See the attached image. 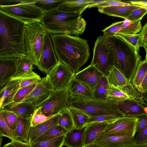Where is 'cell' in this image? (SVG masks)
Masks as SVG:
<instances>
[{"label": "cell", "instance_id": "cell-1", "mask_svg": "<svg viewBox=\"0 0 147 147\" xmlns=\"http://www.w3.org/2000/svg\"><path fill=\"white\" fill-rule=\"evenodd\" d=\"M51 34L53 47L58 61L74 74L79 71L90 56L87 41L70 35Z\"/></svg>", "mask_w": 147, "mask_h": 147}, {"label": "cell", "instance_id": "cell-2", "mask_svg": "<svg viewBox=\"0 0 147 147\" xmlns=\"http://www.w3.org/2000/svg\"><path fill=\"white\" fill-rule=\"evenodd\" d=\"M25 24L0 11V58L27 56L24 40Z\"/></svg>", "mask_w": 147, "mask_h": 147}, {"label": "cell", "instance_id": "cell-3", "mask_svg": "<svg viewBox=\"0 0 147 147\" xmlns=\"http://www.w3.org/2000/svg\"><path fill=\"white\" fill-rule=\"evenodd\" d=\"M105 42L113 54L114 66L131 82L141 61V57L139 52L116 35L107 38Z\"/></svg>", "mask_w": 147, "mask_h": 147}, {"label": "cell", "instance_id": "cell-4", "mask_svg": "<svg viewBox=\"0 0 147 147\" xmlns=\"http://www.w3.org/2000/svg\"><path fill=\"white\" fill-rule=\"evenodd\" d=\"M80 13H67L57 10L44 14L40 23L53 34H67L78 36L86 26Z\"/></svg>", "mask_w": 147, "mask_h": 147}, {"label": "cell", "instance_id": "cell-5", "mask_svg": "<svg viewBox=\"0 0 147 147\" xmlns=\"http://www.w3.org/2000/svg\"><path fill=\"white\" fill-rule=\"evenodd\" d=\"M69 107L78 109L89 117L102 115L124 116L118 107L117 102L108 99L90 98L69 94Z\"/></svg>", "mask_w": 147, "mask_h": 147}, {"label": "cell", "instance_id": "cell-6", "mask_svg": "<svg viewBox=\"0 0 147 147\" xmlns=\"http://www.w3.org/2000/svg\"><path fill=\"white\" fill-rule=\"evenodd\" d=\"M48 32L41 23L34 22L25 24L24 40L27 56L37 66Z\"/></svg>", "mask_w": 147, "mask_h": 147}, {"label": "cell", "instance_id": "cell-7", "mask_svg": "<svg viewBox=\"0 0 147 147\" xmlns=\"http://www.w3.org/2000/svg\"><path fill=\"white\" fill-rule=\"evenodd\" d=\"M34 1L24 0L15 5L0 6V11L25 24L34 22L40 23L44 13L36 6Z\"/></svg>", "mask_w": 147, "mask_h": 147}, {"label": "cell", "instance_id": "cell-8", "mask_svg": "<svg viewBox=\"0 0 147 147\" xmlns=\"http://www.w3.org/2000/svg\"><path fill=\"white\" fill-rule=\"evenodd\" d=\"M103 36L98 37L94 42L93 55L90 65L94 66L107 77L114 67V57Z\"/></svg>", "mask_w": 147, "mask_h": 147}, {"label": "cell", "instance_id": "cell-9", "mask_svg": "<svg viewBox=\"0 0 147 147\" xmlns=\"http://www.w3.org/2000/svg\"><path fill=\"white\" fill-rule=\"evenodd\" d=\"M69 96L68 89L53 90L48 98L38 107L47 116L56 115L68 108Z\"/></svg>", "mask_w": 147, "mask_h": 147}, {"label": "cell", "instance_id": "cell-10", "mask_svg": "<svg viewBox=\"0 0 147 147\" xmlns=\"http://www.w3.org/2000/svg\"><path fill=\"white\" fill-rule=\"evenodd\" d=\"M138 117L123 116L109 123L104 132L109 136L134 137Z\"/></svg>", "mask_w": 147, "mask_h": 147}, {"label": "cell", "instance_id": "cell-11", "mask_svg": "<svg viewBox=\"0 0 147 147\" xmlns=\"http://www.w3.org/2000/svg\"><path fill=\"white\" fill-rule=\"evenodd\" d=\"M74 74L67 66L59 61L46 76L53 90H56L68 89Z\"/></svg>", "mask_w": 147, "mask_h": 147}, {"label": "cell", "instance_id": "cell-12", "mask_svg": "<svg viewBox=\"0 0 147 147\" xmlns=\"http://www.w3.org/2000/svg\"><path fill=\"white\" fill-rule=\"evenodd\" d=\"M58 62L53 46L52 34L48 32L45 37L42 51L37 67L40 71L47 74Z\"/></svg>", "mask_w": 147, "mask_h": 147}, {"label": "cell", "instance_id": "cell-13", "mask_svg": "<svg viewBox=\"0 0 147 147\" xmlns=\"http://www.w3.org/2000/svg\"><path fill=\"white\" fill-rule=\"evenodd\" d=\"M53 90L47 77H43L21 102L30 104L37 108L48 98Z\"/></svg>", "mask_w": 147, "mask_h": 147}, {"label": "cell", "instance_id": "cell-14", "mask_svg": "<svg viewBox=\"0 0 147 147\" xmlns=\"http://www.w3.org/2000/svg\"><path fill=\"white\" fill-rule=\"evenodd\" d=\"M120 111L124 116L138 117L147 114V104L140 96L117 102Z\"/></svg>", "mask_w": 147, "mask_h": 147}, {"label": "cell", "instance_id": "cell-15", "mask_svg": "<svg viewBox=\"0 0 147 147\" xmlns=\"http://www.w3.org/2000/svg\"><path fill=\"white\" fill-rule=\"evenodd\" d=\"M110 85L119 88L132 99L139 96L136 89L132 84L114 67L107 77Z\"/></svg>", "mask_w": 147, "mask_h": 147}, {"label": "cell", "instance_id": "cell-16", "mask_svg": "<svg viewBox=\"0 0 147 147\" xmlns=\"http://www.w3.org/2000/svg\"><path fill=\"white\" fill-rule=\"evenodd\" d=\"M94 143L104 147H130L138 145L133 137L109 136L104 132L96 139Z\"/></svg>", "mask_w": 147, "mask_h": 147}, {"label": "cell", "instance_id": "cell-17", "mask_svg": "<svg viewBox=\"0 0 147 147\" xmlns=\"http://www.w3.org/2000/svg\"><path fill=\"white\" fill-rule=\"evenodd\" d=\"M102 74L93 66L89 65L75 74L74 78L87 86L94 93Z\"/></svg>", "mask_w": 147, "mask_h": 147}, {"label": "cell", "instance_id": "cell-18", "mask_svg": "<svg viewBox=\"0 0 147 147\" xmlns=\"http://www.w3.org/2000/svg\"><path fill=\"white\" fill-rule=\"evenodd\" d=\"M18 58H0V88H2L12 77L18 74Z\"/></svg>", "mask_w": 147, "mask_h": 147}, {"label": "cell", "instance_id": "cell-19", "mask_svg": "<svg viewBox=\"0 0 147 147\" xmlns=\"http://www.w3.org/2000/svg\"><path fill=\"white\" fill-rule=\"evenodd\" d=\"M109 123H94L87 124L84 130L83 144L84 147L94 144L96 139L103 132Z\"/></svg>", "mask_w": 147, "mask_h": 147}, {"label": "cell", "instance_id": "cell-20", "mask_svg": "<svg viewBox=\"0 0 147 147\" xmlns=\"http://www.w3.org/2000/svg\"><path fill=\"white\" fill-rule=\"evenodd\" d=\"M96 1L93 0H66L58 7V11L67 13H82Z\"/></svg>", "mask_w": 147, "mask_h": 147}, {"label": "cell", "instance_id": "cell-21", "mask_svg": "<svg viewBox=\"0 0 147 147\" xmlns=\"http://www.w3.org/2000/svg\"><path fill=\"white\" fill-rule=\"evenodd\" d=\"M37 108L30 104L20 102L5 106L0 108V110L9 111L18 116L30 120Z\"/></svg>", "mask_w": 147, "mask_h": 147}, {"label": "cell", "instance_id": "cell-22", "mask_svg": "<svg viewBox=\"0 0 147 147\" xmlns=\"http://www.w3.org/2000/svg\"><path fill=\"white\" fill-rule=\"evenodd\" d=\"M142 7L132 5L121 6H110L98 8L100 12L111 16L119 17L127 20L134 10Z\"/></svg>", "mask_w": 147, "mask_h": 147}, {"label": "cell", "instance_id": "cell-23", "mask_svg": "<svg viewBox=\"0 0 147 147\" xmlns=\"http://www.w3.org/2000/svg\"><path fill=\"white\" fill-rule=\"evenodd\" d=\"M60 113L35 126H31L29 131V142L32 143L40 135L51 127L58 125Z\"/></svg>", "mask_w": 147, "mask_h": 147}, {"label": "cell", "instance_id": "cell-24", "mask_svg": "<svg viewBox=\"0 0 147 147\" xmlns=\"http://www.w3.org/2000/svg\"><path fill=\"white\" fill-rule=\"evenodd\" d=\"M84 127L81 129L74 128L65 135L64 145L67 147H84L83 137Z\"/></svg>", "mask_w": 147, "mask_h": 147}, {"label": "cell", "instance_id": "cell-25", "mask_svg": "<svg viewBox=\"0 0 147 147\" xmlns=\"http://www.w3.org/2000/svg\"><path fill=\"white\" fill-rule=\"evenodd\" d=\"M31 127L30 120L18 116L15 130L17 140L25 143L29 142V131Z\"/></svg>", "mask_w": 147, "mask_h": 147}, {"label": "cell", "instance_id": "cell-26", "mask_svg": "<svg viewBox=\"0 0 147 147\" xmlns=\"http://www.w3.org/2000/svg\"><path fill=\"white\" fill-rule=\"evenodd\" d=\"M38 83L18 89L5 99L0 109L9 105L21 102L35 87Z\"/></svg>", "mask_w": 147, "mask_h": 147}, {"label": "cell", "instance_id": "cell-27", "mask_svg": "<svg viewBox=\"0 0 147 147\" xmlns=\"http://www.w3.org/2000/svg\"><path fill=\"white\" fill-rule=\"evenodd\" d=\"M68 90L69 94L94 98L93 93L91 90L86 85L74 78L70 82Z\"/></svg>", "mask_w": 147, "mask_h": 147}, {"label": "cell", "instance_id": "cell-28", "mask_svg": "<svg viewBox=\"0 0 147 147\" xmlns=\"http://www.w3.org/2000/svg\"><path fill=\"white\" fill-rule=\"evenodd\" d=\"M41 79V78L39 75L32 71L30 73L25 74H18L11 78L10 80L17 81L19 82L20 88L38 83Z\"/></svg>", "mask_w": 147, "mask_h": 147}, {"label": "cell", "instance_id": "cell-29", "mask_svg": "<svg viewBox=\"0 0 147 147\" xmlns=\"http://www.w3.org/2000/svg\"><path fill=\"white\" fill-rule=\"evenodd\" d=\"M67 132L65 129L57 125L50 128L39 136L32 143L51 140L65 135Z\"/></svg>", "mask_w": 147, "mask_h": 147}, {"label": "cell", "instance_id": "cell-30", "mask_svg": "<svg viewBox=\"0 0 147 147\" xmlns=\"http://www.w3.org/2000/svg\"><path fill=\"white\" fill-rule=\"evenodd\" d=\"M147 72V62L145 59L140 61L132 81L134 86L140 92L142 83Z\"/></svg>", "mask_w": 147, "mask_h": 147}, {"label": "cell", "instance_id": "cell-31", "mask_svg": "<svg viewBox=\"0 0 147 147\" xmlns=\"http://www.w3.org/2000/svg\"><path fill=\"white\" fill-rule=\"evenodd\" d=\"M68 109L71 114L75 128L80 129L86 126L89 117L88 115L75 108L69 107Z\"/></svg>", "mask_w": 147, "mask_h": 147}, {"label": "cell", "instance_id": "cell-32", "mask_svg": "<svg viewBox=\"0 0 147 147\" xmlns=\"http://www.w3.org/2000/svg\"><path fill=\"white\" fill-rule=\"evenodd\" d=\"M141 20L140 19L134 21L125 20L117 33L127 34H137L141 31L142 28Z\"/></svg>", "mask_w": 147, "mask_h": 147}, {"label": "cell", "instance_id": "cell-33", "mask_svg": "<svg viewBox=\"0 0 147 147\" xmlns=\"http://www.w3.org/2000/svg\"><path fill=\"white\" fill-rule=\"evenodd\" d=\"M66 0H34L35 5L40 9L44 14L57 11L59 5Z\"/></svg>", "mask_w": 147, "mask_h": 147}, {"label": "cell", "instance_id": "cell-34", "mask_svg": "<svg viewBox=\"0 0 147 147\" xmlns=\"http://www.w3.org/2000/svg\"><path fill=\"white\" fill-rule=\"evenodd\" d=\"M19 88V83L17 81L10 80L4 87L0 89V108L5 99Z\"/></svg>", "mask_w": 147, "mask_h": 147}, {"label": "cell", "instance_id": "cell-35", "mask_svg": "<svg viewBox=\"0 0 147 147\" xmlns=\"http://www.w3.org/2000/svg\"><path fill=\"white\" fill-rule=\"evenodd\" d=\"M107 98L117 102L132 99L127 93L119 88L110 85L107 89Z\"/></svg>", "mask_w": 147, "mask_h": 147}, {"label": "cell", "instance_id": "cell-36", "mask_svg": "<svg viewBox=\"0 0 147 147\" xmlns=\"http://www.w3.org/2000/svg\"><path fill=\"white\" fill-rule=\"evenodd\" d=\"M107 77L103 76L98 82L94 93V98L107 99V93L109 86Z\"/></svg>", "mask_w": 147, "mask_h": 147}, {"label": "cell", "instance_id": "cell-37", "mask_svg": "<svg viewBox=\"0 0 147 147\" xmlns=\"http://www.w3.org/2000/svg\"><path fill=\"white\" fill-rule=\"evenodd\" d=\"M115 35L121 38L133 47L138 52L141 45V35L140 33L135 34H127L119 33Z\"/></svg>", "mask_w": 147, "mask_h": 147}, {"label": "cell", "instance_id": "cell-38", "mask_svg": "<svg viewBox=\"0 0 147 147\" xmlns=\"http://www.w3.org/2000/svg\"><path fill=\"white\" fill-rule=\"evenodd\" d=\"M34 65L32 61L27 56L19 58L18 74H25L32 72Z\"/></svg>", "mask_w": 147, "mask_h": 147}, {"label": "cell", "instance_id": "cell-39", "mask_svg": "<svg viewBox=\"0 0 147 147\" xmlns=\"http://www.w3.org/2000/svg\"><path fill=\"white\" fill-rule=\"evenodd\" d=\"M58 125L62 127L68 131L74 127L71 114L68 109L60 113Z\"/></svg>", "mask_w": 147, "mask_h": 147}, {"label": "cell", "instance_id": "cell-40", "mask_svg": "<svg viewBox=\"0 0 147 147\" xmlns=\"http://www.w3.org/2000/svg\"><path fill=\"white\" fill-rule=\"evenodd\" d=\"M65 137L64 135L48 140L30 144L32 147H62Z\"/></svg>", "mask_w": 147, "mask_h": 147}, {"label": "cell", "instance_id": "cell-41", "mask_svg": "<svg viewBox=\"0 0 147 147\" xmlns=\"http://www.w3.org/2000/svg\"><path fill=\"white\" fill-rule=\"evenodd\" d=\"M0 136L6 137L11 140H16L17 136L15 131L8 126L5 123L3 116L0 112Z\"/></svg>", "mask_w": 147, "mask_h": 147}, {"label": "cell", "instance_id": "cell-42", "mask_svg": "<svg viewBox=\"0 0 147 147\" xmlns=\"http://www.w3.org/2000/svg\"><path fill=\"white\" fill-rule=\"evenodd\" d=\"M54 116H46L42 113L40 107H38L35 110L30 120L31 126H35L45 122Z\"/></svg>", "mask_w": 147, "mask_h": 147}, {"label": "cell", "instance_id": "cell-43", "mask_svg": "<svg viewBox=\"0 0 147 147\" xmlns=\"http://www.w3.org/2000/svg\"><path fill=\"white\" fill-rule=\"evenodd\" d=\"M129 3L122 2L120 0L96 1L95 3L88 8L96 7L100 8L110 6H125L130 5Z\"/></svg>", "mask_w": 147, "mask_h": 147}, {"label": "cell", "instance_id": "cell-44", "mask_svg": "<svg viewBox=\"0 0 147 147\" xmlns=\"http://www.w3.org/2000/svg\"><path fill=\"white\" fill-rule=\"evenodd\" d=\"M0 110L5 123L10 129L15 131L18 116L10 112Z\"/></svg>", "mask_w": 147, "mask_h": 147}, {"label": "cell", "instance_id": "cell-45", "mask_svg": "<svg viewBox=\"0 0 147 147\" xmlns=\"http://www.w3.org/2000/svg\"><path fill=\"white\" fill-rule=\"evenodd\" d=\"M124 22V20L116 22L106 28L102 30L104 38L107 39L108 38L114 36L118 33Z\"/></svg>", "mask_w": 147, "mask_h": 147}, {"label": "cell", "instance_id": "cell-46", "mask_svg": "<svg viewBox=\"0 0 147 147\" xmlns=\"http://www.w3.org/2000/svg\"><path fill=\"white\" fill-rule=\"evenodd\" d=\"M119 118L120 117L114 115H102L90 117H89L87 125L96 122H107L110 123Z\"/></svg>", "mask_w": 147, "mask_h": 147}, {"label": "cell", "instance_id": "cell-47", "mask_svg": "<svg viewBox=\"0 0 147 147\" xmlns=\"http://www.w3.org/2000/svg\"><path fill=\"white\" fill-rule=\"evenodd\" d=\"M147 13V8L142 7L133 11L127 20L134 21L142 20L144 16Z\"/></svg>", "mask_w": 147, "mask_h": 147}, {"label": "cell", "instance_id": "cell-48", "mask_svg": "<svg viewBox=\"0 0 147 147\" xmlns=\"http://www.w3.org/2000/svg\"><path fill=\"white\" fill-rule=\"evenodd\" d=\"M134 139L138 145H143L147 142V124L144 129L138 134Z\"/></svg>", "mask_w": 147, "mask_h": 147}, {"label": "cell", "instance_id": "cell-49", "mask_svg": "<svg viewBox=\"0 0 147 147\" xmlns=\"http://www.w3.org/2000/svg\"><path fill=\"white\" fill-rule=\"evenodd\" d=\"M138 117V120L136 126V133L140 132L147 124V115L141 116Z\"/></svg>", "mask_w": 147, "mask_h": 147}, {"label": "cell", "instance_id": "cell-50", "mask_svg": "<svg viewBox=\"0 0 147 147\" xmlns=\"http://www.w3.org/2000/svg\"><path fill=\"white\" fill-rule=\"evenodd\" d=\"M140 33L141 35V47H143L147 52V22L142 28Z\"/></svg>", "mask_w": 147, "mask_h": 147}, {"label": "cell", "instance_id": "cell-51", "mask_svg": "<svg viewBox=\"0 0 147 147\" xmlns=\"http://www.w3.org/2000/svg\"><path fill=\"white\" fill-rule=\"evenodd\" d=\"M24 0H0V6H8L15 5L23 2Z\"/></svg>", "mask_w": 147, "mask_h": 147}, {"label": "cell", "instance_id": "cell-52", "mask_svg": "<svg viewBox=\"0 0 147 147\" xmlns=\"http://www.w3.org/2000/svg\"><path fill=\"white\" fill-rule=\"evenodd\" d=\"M11 142L15 147H32L30 143H25L16 140H11Z\"/></svg>", "mask_w": 147, "mask_h": 147}, {"label": "cell", "instance_id": "cell-53", "mask_svg": "<svg viewBox=\"0 0 147 147\" xmlns=\"http://www.w3.org/2000/svg\"><path fill=\"white\" fill-rule=\"evenodd\" d=\"M130 3L132 5L147 8V1H130Z\"/></svg>", "mask_w": 147, "mask_h": 147}, {"label": "cell", "instance_id": "cell-54", "mask_svg": "<svg viewBox=\"0 0 147 147\" xmlns=\"http://www.w3.org/2000/svg\"><path fill=\"white\" fill-rule=\"evenodd\" d=\"M147 90V72L142 83L140 93L143 92Z\"/></svg>", "mask_w": 147, "mask_h": 147}, {"label": "cell", "instance_id": "cell-55", "mask_svg": "<svg viewBox=\"0 0 147 147\" xmlns=\"http://www.w3.org/2000/svg\"><path fill=\"white\" fill-rule=\"evenodd\" d=\"M140 96L147 104V90L140 93Z\"/></svg>", "mask_w": 147, "mask_h": 147}, {"label": "cell", "instance_id": "cell-56", "mask_svg": "<svg viewBox=\"0 0 147 147\" xmlns=\"http://www.w3.org/2000/svg\"><path fill=\"white\" fill-rule=\"evenodd\" d=\"M84 147H104L98 144L94 143L84 146Z\"/></svg>", "mask_w": 147, "mask_h": 147}, {"label": "cell", "instance_id": "cell-57", "mask_svg": "<svg viewBox=\"0 0 147 147\" xmlns=\"http://www.w3.org/2000/svg\"><path fill=\"white\" fill-rule=\"evenodd\" d=\"M3 147H15L11 142L4 145Z\"/></svg>", "mask_w": 147, "mask_h": 147}, {"label": "cell", "instance_id": "cell-58", "mask_svg": "<svg viewBox=\"0 0 147 147\" xmlns=\"http://www.w3.org/2000/svg\"><path fill=\"white\" fill-rule=\"evenodd\" d=\"M130 147H146L145 144L142 145H137V146H131Z\"/></svg>", "mask_w": 147, "mask_h": 147}, {"label": "cell", "instance_id": "cell-59", "mask_svg": "<svg viewBox=\"0 0 147 147\" xmlns=\"http://www.w3.org/2000/svg\"><path fill=\"white\" fill-rule=\"evenodd\" d=\"M145 60L147 62V52H146V58H145Z\"/></svg>", "mask_w": 147, "mask_h": 147}, {"label": "cell", "instance_id": "cell-60", "mask_svg": "<svg viewBox=\"0 0 147 147\" xmlns=\"http://www.w3.org/2000/svg\"><path fill=\"white\" fill-rule=\"evenodd\" d=\"M146 147H147V142L145 144Z\"/></svg>", "mask_w": 147, "mask_h": 147}, {"label": "cell", "instance_id": "cell-61", "mask_svg": "<svg viewBox=\"0 0 147 147\" xmlns=\"http://www.w3.org/2000/svg\"><path fill=\"white\" fill-rule=\"evenodd\" d=\"M146 115H147V114H146Z\"/></svg>", "mask_w": 147, "mask_h": 147}]
</instances>
